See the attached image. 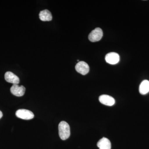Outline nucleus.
Segmentation results:
<instances>
[{"label": "nucleus", "mask_w": 149, "mask_h": 149, "mask_svg": "<svg viewBox=\"0 0 149 149\" xmlns=\"http://www.w3.org/2000/svg\"><path fill=\"white\" fill-rule=\"evenodd\" d=\"M59 136L61 140L65 141L70 136V128L67 123L62 121L58 125Z\"/></svg>", "instance_id": "obj_1"}, {"label": "nucleus", "mask_w": 149, "mask_h": 149, "mask_svg": "<svg viewBox=\"0 0 149 149\" xmlns=\"http://www.w3.org/2000/svg\"><path fill=\"white\" fill-rule=\"evenodd\" d=\"M15 114L17 117L24 120H30L34 117V113L27 109H19L17 111Z\"/></svg>", "instance_id": "obj_2"}, {"label": "nucleus", "mask_w": 149, "mask_h": 149, "mask_svg": "<svg viewBox=\"0 0 149 149\" xmlns=\"http://www.w3.org/2000/svg\"><path fill=\"white\" fill-rule=\"evenodd\" d=\"M103 31L101 28H96L93 30L88 36V39L91 42L100 41L103 37Z\"/></svg>", "instance_id": "obj_3"}, {"label": "nucleus", "mask_w": 149, "mask_h": 149, "mask_svg": "<svg viewBox=\"0 0 149 149\" xmlns=\"http://www.w3.org/2000/svg\"><path fill=\"white\" fill-rule=\"evenodd\" d=\"M75 70L77 72L83 75L88 74L90 70V67L85 62L81 61L77 63L75 67Z\"/></svg>", "instance_id": "obj_4"}, {"label": "nucleus", "mask_w": 149, "mask_h": 149, "mask_svg": "<svg viewBox=\"0 0 149 149\" xmlns=\"http://www.w3.org/2000/svg\"><path fill=\"white\" fill-rule=\"evenodd\" d=\"M105 60L107 63L111 65L117 64L120 61V56L118 54L115 52H110L107 54Z\"/></svg>", "instance_id": "obj_5"}, {"label": "nucleus", "mask_w": 149, "mask_h": 149, "mask_svg": "<svg viewBox=\"0 0 149 149\" xmlns=\"http://www.w3.org/2000/svg\"><path fill=\"white\" fill-rule=\"evenodd\" d=\"M25 90L26 89L24 86L22 85L19 86L18 84H14L10 88V92L12 94L17 97L24 95Z\"/></svg>", "instance_id": "obj_6"}, {"label": "nucleus", "mask_w": 149, "mask_h": 149, "mask_svg": "<svg viewBox=\"0 0 149 149\" xmlns=\"http://www.w3.org/2000/svg\"><path fill=\"white\" fill-rule=\"evenodd\" d=\"M99 101L105 105L112 106L114 104L115 100L113 97L108 95H103L99 97Z\"/></svg>", "instance_id": "obj_7"}, {"label": "nucleus", "mask_w": 149, "mask_h": 149, "mask_svg": "<svg viewBox=\"0 0 149 149\" xmlns=\"http://www.w3.org/2000/svg\"><path fill=\"white\" fill-rule=\"evenodd\" d=\"M5 79L8 83L13 84H18L19 83V78L12 72H7L5 74Z\"/></svg>", "instance_id": "obj_8"}, {"label": "nucleus", "mask_w": 149, "mask_h": 149, "mask_svg": "<svg viewBox=\"0 0 149 149\" xmlns=\"http://www.w3.org/2000/svg\"><path fill=\"white\" fill-rule=\"evenodd\" d=\"M97 146L100 149H111V143L108 139L102 138L98 142Z\"/></svg>", "instance_id": "obj_9"}, {"label": "nucleus", "mask_w": 149, "mask_h": 149, "mask_svg": "<svg viewBox=\"0 0 149 149\" xmlns=\"http://www.w3.org/2000/svg\"><path fill=\"white\" fill-rule=\"evenodd\" d=\"M39 17L42 21H50L52 19V13L48 10L41 11L39 14Z\"/></svg>", "instance_id": "obj_10"}, {"label": "nucleus", "mask_w": 149, "mask_h": 149, "mask_svg": "<svg viewBox=\"0 0 149 149\" xmlns=\"http://www.w3.org/2000/svg\"><path fill=\"white\" fill-rule=\"evenodd\" d=\"M139 92L141 95H146L149 92V81L144 80L142 81L139 87Z\"/></svg>", "instance_id": "obj_11"}, {"label": "nucleus", "mask_w": 149, "mask_h": 149, "mask_svg": "<svg viewBox=\"0 0 149 149\" xmlns=\"http://www.w3.org/2000/svg\"><path fill=\"white\" fill-rule=\"evenodd\" d=\"M3 116V113L1 111H0V119Z\"/></svg>", "instance_id": "obj_12"}]
</instances>
